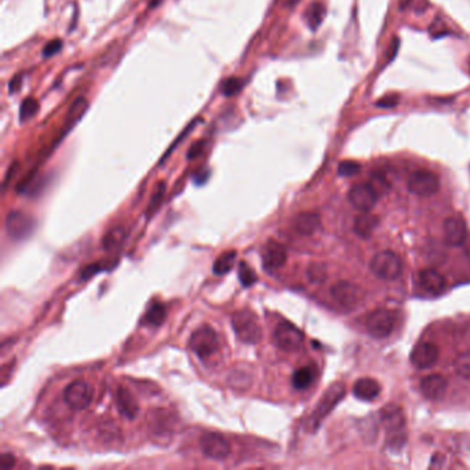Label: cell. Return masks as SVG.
Segmentation results:
<instances>
[{"label":"cell","mask_w":470,"mask_h":470,"mask_svg":"<svg viewBox=\"0 0 470 470\" xmlns=\"http://www.w3.org/2000/svg\"><path fill=\"white\" fill-rule=\"evenodd\" d=\"M87 108H89V102L86 101V98H78L74 101V104L71 105L68 115H67L64 134L68 133L71 128H74L79 123V120L85 116Z\"/></svg>","instance_id":"obj_24"},{"label":"cell","mask_w":470,"mask_h":470,"mask_svg":"<svg viewBox=\"0 0 470 470\" xmlns=\"http://www.w3.org/2000/svg\"><path fill=\"white\" fill-rule=\"evenodd\" d=\"M408 190L421 197L433 196L438 190V178L436 174L427 170H419L410 175L407 182Z\"/></svg>","instance_id":"obj_9"},{"label":"cell","mask_w":470,"mask_h":470,"mask_svg":"<svg viewBox=\"0 0 470 470\" xmlns=\"http://www.w3.org/2000/svg\"><path fill=\"white\" fill-rule=\"evenodd\" d=\"M467 236L466 222L460 215H454L445 219L444 222V239L448 246L458 247L460 246Z\"/></svg>","instance_id":"obj_13"},{"label":"cell","mask_w":470,"mask_h":470,"mask_svg":"<svg viewBox=\"0 0 470 470\" xmlns=\"http://www.w3.org/2000/svg\"><path fill=\"white\" fill-rule=\"evenodd\" d=\"M370 185L372 186V189L375 190V193L379 194H385L389 192L390 185L388 182V179L382 175V174H374L370 179Z\"/></svg>","instance_id":"obj_34"},{"label":"cell","mask_w":470,"mask_h":470,"mask_svg":"<svg viewBox=\"0 0 470 470\" xmlns=\"http://www.w3.org/2000/svg\"><path fill=\"white\" fill-rule=\"evenodd\" d=\"M0 465H2L3 469H12L16 465V456L13 454H3L2 458H0Z\"/></svg>","instance_id":"obj_39"},{"label":"cell","mask_w":470,"mask_h":470,"mask_svg":"<svg viewBox=\"0 0 470 470\" xmlns=\"http://www.w3.org/2000/svg\"><path fill=\"white\" fill-rule=\"evenodd\" d=\"M127 238V232L123 226H116L113 229H111L104 238V249L107 251H113L116 249H119L124 240Z\"/></svg>","instance_id":"obj_26"},{"label":"cell","mask_w":470,"mask_h":470,"mask_svg":"<svg viewBox=\"0 0 470 470\" xmlns=\"http://www.w3.org/2000/svg\"><path fill=\"white\" fill-rule=\"evenodd\" d=\"M64 400L74 411L86 410L93 401V389L85 381H74L65 388Z\"/></svg>","instance_id":"obj_7"},{"label":"cell","mask_w":470,"mask_h":470,"mask_svg":"<svg viewBox=\"0 0 470 470\" xmlns=\"http://www.w3.org/2000/svg\"><path fill=\"white\" fill-rule=\"evenodd\" d=\"M396 324V316L392 311L377 309L371 312L366 319V327L368 333L375 338H386L392 334Z\"/></svg>","instance_id":"obj_8"},{"label":"cell","mask_w":470,"mask_h":470,"mask_svg":"<svg viewBox=\"0 0 470 470\" xmlns=\"http://www.w3.org/2000/svg\"><path fill=\"white\" fill-rule=\"evenodd\" d=\"M438 360V348L432 342L418 344L411 353V363L421 370L433 367Z\"/></svg>","instance_id":"obj_14"},{"label":"cell","mask_w":470,"mask_h":470,"mask_svg":"<svg viewBox=\"0 0 470 470\" xmlns=\"http://www.w3.org/2000/svg\"><path fill=\"white\" fill-rule=\"evenodd\" d=\"M316 378V368L312 366H305L298 368L293 375V385L297 390L308 389Z\"/></svg>","instance_id":"obj_25"},{"label":"cell","mask_w":470,"mask_h":470,"mask_svg":"<svg viewBox=\"0 0 470 470\" xmlns=\"http://www.w3.org/2000/svg\"><path fill=\"white\" fill-rule=\"evenodd\" d=\"M38 112H39V102L31 97L25 98V101L23 102V105L20 108V122L27 123L34 116H36Z\"/></svg>","instance_id":"obj_30"},{"label":"cell","mask_w":470,"mask_h":470,"mask_svg":"<svg viewBox=\"0 0 470 470\" xmlns=\"http://www.w3.org/2000/svg\"><path fill=\"white\" fill-rule=\"evenodd\" d=\"M331 297L333 300L344 306V308H353L359 302V289L349 282H338L331 287Z\"/></svg>","instance_id":"obj_16"},{"label":"cell","mask_w":470,"mask_h":470,"mask_svg":"<svg viewBox=\"0 0 470 470\" xmlns=\"http://www.w3.org/2000/svg\"><path fill=\"white\" fill-rule=\"evenodd\" d=\"M243 80L240 78H227L221 85V91L225 97H233L243 90Z\"/></svg>","instance_id":"obj_31"},{"label":"cell","mask_w":470,"mask_h":470,"mask_svg":"<svg viewBox=\"0 0 470 470\" xmlns=\"http://www.w3.org/2000/svg\"><path fill=\"white\" fill-rule=\"evenodd\" d=\"M361 170V166L356 161H352V160H346V161H342L338 167V174L341 177H352L355 174H357L359 171Z\"/></svg>","instance_id":"obj_35"},{"label":"cell","mask_w":470,"mask_h":470,"mask_svg":"<svg viewBox=\"0 0 470 470\" xmlns=\"http://www.w3.org/2000/svg\"><path fill=\"white\" fill-rule=\"evenodd\" d=\"M149 425L155 436H168L170 432L174 429L172 416L166 410H155L150 414Z\"/></svg>","instance_id":"obj_18"},{"label":"cell","mask_w":470,"mask_h":470,"mask_svg":"<svg viewBox=\"0 0 470 470\" xmlns=\"http://www.w3.org/2000/svg\"><path fill=\"white\" fill-rule=\"evenodd\" d=\"M275 342L276 345L287 352H295L301 349L304 344V334L301 330H298L294 324L289 322H283L278 324L275 330Z\"/></svg>","instance_id":"obj_10"},{"label":"cell","mask_w":470,"mask_h":470,"mask_svg":"<svg viewBox=\"0 0 470 470\" xmlns=\"http://www.w3.org/2000/svg\"><path fill=\"white\" fill-rule=\"evenodd\" d=\"M236 251H226L223 254H221L215 262H214V267H212V271L215 275H226L234 265V261H236Z\"/></svg>","instance_id":"obj_27"},{"label":"cell","mask_w":470,"mask_h":470,"mask_svg":"<svg viewBox=\"0 0 470 470\" xmlns=\"http://www.w3.org/2000/svg\"><path fill=\"white\" fill-rule=\"evenodd\" d=\"M320 215L317 212L305 211L295 216L294 219V227L298 233L304 234V236H311L319 227H320Z\"/></svg>","instance_id":"obj_19"},{"label":"cell","mask_w":470,"mask_h":470,"mask_svg":"<svg viewBox=\"0 0 470 470\" xmlns=\"http://www.w3.org/2000/svg\"><path fill=\"white\" fill-rule=\"evenodd\" d=\"M308 276H309V279H311L312 282L320 283V282L324 280L326 273H324V269H323L322 265L315 264V265H312V267L308 269Z\"/></svg>","instance_id":"obj_37"},{"label":"cell","mask_w":470,"mask_h":470,"mask_svg":"<svg viewBox=\"0 0 470 470\" xmlns=\"http://www.w3.org/2000/svg\"><path fill=\"white\" fill-rule=\"evenodd\" d=\"M381 393L379 383L372 378H360L353 386V394L363 401H372Z\"/></svg>","instance_id":"obj_21"},{"label":"cell","mask_w":470,"mask_h":470,"mask_svg":"<svg viewBox=\"0 0 470 470\" xmlns=\"http://www.w3.org/2000/svg\"><path fill=\"white\" fill-rule=\"evenodd\" d=\"M421 286L430 294H440L445 289V279L444 276L437 272L436 269H425L419 275Z\"/></svg>","instance_id":"obj_22"},{"label":"cell","mask_w":470,"mask_h":470,"mask_svg":"<svg viewBox=\"0 0 470 470\" xmlns=\"http://www.w3.org/2000/svg\"><path fill=\"white\" fill-rule=\"evenodd\" d=\"M378 194L375 193V190L372 189V186L370 183H359L355 185L350 190H349V201L350 204L363 212L371 211L377 203Z\"/></svg>","instance_id":"obj_12"},{"label":"cell","mask_w":470,"mask_h":470,"mask_svg":"<svg viewBox=\"0 0 470 470\" xmlns=\"http://www.w3.org/2000/svg\"><path fill=\"white\" fill-rule=\"evenodd\" d=\"M35 226L34 218L23 211H12L6 218V230L13 240L27 239Z\"/></svg>","instance_id":"obj_11"},{"label":"cell","mask_w":470,"mask_h":470,"mask_svg":"<svg viewBox=\"0 0 470 470\" xmlns=\"http://www.w3.org/2000/svg\"><path fill=\"white\" fill-rule=\"evenodd\" d=\"M189 348L201 360L214 356L219 349V339L215 330L208 326L196 330L189 339Z\"/></svg>","instance_id":"obj_4"},{"label":"cell","mask_w":470,"mask_h":470,"mask_svg":"<svg viewBox=\"0 0 470 470\" xmlns=\"http://www.w3.org/2000/svg\"><path fill=\"white\" fill-rule=\"evenodd\" d=\"M324 16H326L324 5L319 3V2L312 3L311 8L306 12V23H308L309 28L312 31H316L322 25L323 20H324Z\"/></svg>","instance_id":"obj_28"},{"label":"cell","mask_w":470,"mask_h":470,"mask_svg":"<svg viewBox=\"0 0 470 470\" xmlns=\"http://www.w3.org/2000/svg\"><path fill=\"white\" fill-rule=\"evenodd\" d=\"M199 445L203 455L211 460H225L232 452L227 438L216 432L204 433L199 440Z\"/></svg>","instance_id":"obj_6"},{"label":"cell","mask_w":470,"mask_h":470,"mask_svg":"<svg viewBox=\"0 0 470 470\" xmlns=\"http://www.w3.org/2000/svg\"><path fill=\"white\" fill-rule=\"evenodd\" d=\"M204 148H205V141H199V142L193 144V145L190 146V149H189L186 157H188L189 160H193V159L199 157V156L203 153Z\"/></svg>","instance_id":"obj_38"},{"label":"cell","mask_w":470,"mask_h":470,"mask_svg":"<svg viewBox=\"0 0 470 470\" xmlns=\"http://www.w3.org/2000/svg\"><path fill=\"white\" fill-rule=\"evenodd\" d=\"M262 261H264V268L268 272H275L283 268L287 261V251L284 246L273 240L268 242L262 251Z\"/></svg>","instance_id":"obj_15"},{"label":"cell","mask_w":470,"mask_h":470,"mask_svg":"<svg viewBox=\"0 0 470 470\" xmlns=\"http://www.w3.org/2000/svg\"><path fill=\"white\" fill-rule=\"evenodd\" d=\"M238 276H239V280H240L243 287H251L258 280L257 273L254 272V269L247 262H245V261L240 262V265H239Z\"/></svg>","instance_id":"obj_32"},{"label":"cell","mask_w":470,"mask_h":470,"mask_svg":"<svg viewBox=\"0 0 470 470\" xmlns=\"http://www.w3.org/2000/svg\"><path fill=\"white\" fill-rule=\"evenodd\" d=\"M166 319V308L161 304H152L145 315L144 323L149 326H160Z\"/></svg>","instance_id":"obj_29"},{"label":"cell","mask_w":470,"mask_h":470,"mask_svg":"<svg viewBox=\"0 0 470 470\" xmlns=\"http://www.w3.org/2000/svg\"><path fill=\"white\" fill-rule=\"evenodd\" d=\"M61 49H63V41H61V39H54V41L49 42V43L45 46L42 54H43L45 58H50V57H53L54 54L60 53Z\"/></svg>","instance_id":"obj_36"},{"label":"cell","mask_w":470,"mask_h":470,"mask_svg":"<svg viewBox=\"0 0 470 470\" xmlns=\"http://www.w3.org/2000/svg\"><path fill=\"white\" fill-rule=\"evenodd\" d=\"M232 327L238 338L247 345H256L261 341L262 330L258 316L249 308H243L232 315Z\"/></svg>","instance_id":"obj_1"},{"label":"cell","mask_w":470,"mask_h":470,"mask_svg":"<svg viewBox=\"0 0 470 470\" xmlns=\"http://www.w3.org/2000/svg\"><path fill=\"white\" fill-rule=\"evenodd\" d=\"M382 422L386 430V441L392 449H399L405 443V418L396 405H386L382 410Z\"/></svg>","instance_id":"obj_2"},{"label":"cell","mask_w":470,"mask_h":470,"mask_svg":"<svg viewBox=\"0 0 470 470\" xmlns=\"http://www.w3.org/2000/svg\"><path fill=\"white\" fill-rule=\"evenodd\" d=\"M379 223V218L374 214H370V211L359 215L355 221V232L359 234L360 238H370L372 232L377 229Z\"/></svg>","instance_id":"obj_23"},{"label":"cell","mask_w":470,"mask_h":470,"mask_svg":"<svg viewBox=\"0 0 470 470\" xmlns=\"http://www.w3.org/2000/svg\"><path fill=\"white\" fill-rule=\"evenodd\" d=\"M345 392H346L345 385H344V383H339V382L331 385V386L327 389V392H326V393L323 394V397L320 399V401H319L316 410L312 412V416H311V419H309V423H308V425H309V427H311L312 432H315V430L320 426V423L323 422V419H324V418L335 408V405L344 399Z\"/></svg>","instance_id":"obj_3"},{"label":"cell","mask_w":470,"mask_h":470,"mask_svg":"<svg viewBox=\"0 0 470 470\" xmlns=\"http://www.w3.org/2000/svg\"><path fill=\"white\" fill-rule=\"evenodd\" d=\"M422 394L429 399V400H437L440 399L445 389H447V381L443 375L438 374H432L425 377L421 383H419Z\"/></svg>","instance_id":"obj_17"},{"label":"cell","mask_w":470,"mask_h":470,"mask_svg":"<svg viewBox=\"0 0 470 470\" xmlns=\"http://www.w3.org/2000/svg\"><path fill=\"white\" fill-rule=\"evenodd\" d=\"M20 86H21V76H16V78H14V79L10 82V86H9V89H10V93H16V91H19Z\"/></svg>","instance_id":"obj_40"},{"label":"cell","mask_w":470,"mask_h":470,"mask_svg":"<svg viewBox=\"0 0 470 470\" xmlns=\"http://www.w3.org/2000/svg\"><path fill=\"white\" fill-rule=\"evenodd\" d=\"M116 405L123 416L127 419H134L138 414V404L134 396L126 388L120 386L116 392Z\"/></svg>","instance_id":"obj_20"},{"label":"cell","mask_w":470,"mask_h":470,"mask_svg":"<svg viewBox=\"0 0 470 470\" xmlns=\"http://www.w3.org/2000/svg\"><path fill=\"white\" fill-rule=\"evenodd\" d=\"M372 273L382 280H394L403 272V262L400 257L392 251L378 253L370 264Z\"/></svg>","instance_id":"obj_5"},{"label":"cell","mask_w":470,"mask_h":470,"mask_svg":"<svg viewBox=\"0 0 470 470\" xmlns=\"http://www.w3.org/2000/svg\"><path fill=\"white\" fill-rule=\"evenodd\" d=\"M455 372L462 378H470V352L459 355L454 361Z\"/></svg>","instance_id":"obj_33"}]
</instances>
